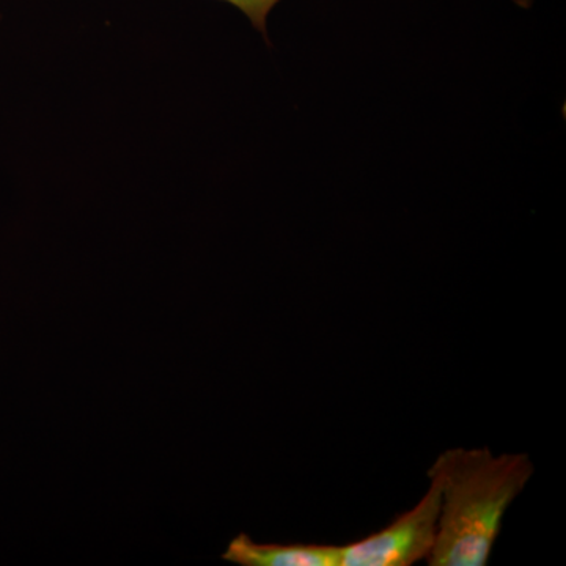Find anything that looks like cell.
I'll list each match as a JSON object with an SVG mask.
<instances>
[{"mask_svg":"<svg viewBox=\"0 0 566 566\" xmlns=\"http://www.w3.org/2000/svg\"><path fill=\"white\" fill-rule=\"evenodd\" d=\"M534 472L527 453L494 457L488 447L441 453L428 471L441 490L438 534L428 565L486 566L506 510Z\"/></svg>","mask_w":566,"mask_h":566,"instance_id":"cell-1","label":"cell"},{"mask_svg":"<svg viewBox=\"0 0 566 566\" xmlns=\"http://www.w3.org/2000/svg\"><path fill=\"white\" fill-rule=\"evenodd\" d=\"M423 497L389 526L340 546V566H411L431 556L438 534L441 490L434 479Z\"/></svg>","mask_w":566,"mask_h":566,"instance_id":"cell-2","label":"cell"},{"mask_svg":"<svg viewBox=\"0 0 566 566\" xmlns=\"http://www.w3.org/2000/svg\"><path fill=\"white\" fill-rule=\"evenodd\" d=\"M222 558L240 566H340V546L305 543H255L240 534L230 542Z\"/></svg>","mask_w":566,"mask_h":566,"instance_id":"cell-3","label":"cell"},{"mask_svg":"<svg viewBox=\"0 0 566 566\" xmlns=\"http://www.w3.org/2000/svg\"><path fill=\"white\" fill-rule=\"evenodd\" d=\"M237 7L251 21L253 29L268 39V18L282 0H222Z\"/></svg>","mask_w":566,"mask_h":566,"instance_id":"cell-4","label":"cell"},{"mask_svg":"<svg viewBox=\"0 0 566 566\" xmlns=\"http://www.w3.org/2000/svg\"><path fill=\"white\" fill-rule=\"evenodd\" d=\"M515 6L520 7V9H531L534 6L535 0H513Z\"/></svg>","mask_w":566,"mask_h":566,"instance_id":"cell-5","label":"cell"}]
</instances>
